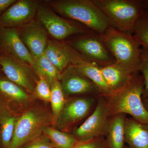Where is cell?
<instances>
[{"label":"cell","mask_w":148,"mask_h":148,"mask_svg":"<svg viewBox=\"0 0 148 148\" xmlns=\"http://www.w3.org/2000/svg\"><path fill=\"white\" fill-rule=\"evenodd\" d=\"M145 83L140 73L134 74L126 85L120 90L105 96L108 107L110 116L129 114L140 122L148 123V113L142 101Z\"/></svg>","instance_id":"obj_1"},{"label":"cell","mask_w":148,"mask_h":148,"mask_svg":"<svg viewBox=\"0 0 148 148\" xmlns=\"http://www.w3.org/2000/svg\"><path fill=\"white\" fill-rule=\"evenodd\" d=\"M99 35L114 58L115 64L129 74L140 73L141 46L134 35L111 26Z\"/></svg>","instance_id":"obj_2"},{"label":"cell","mask_w":148,"mask_h":148,"mask_svg":"<svg viewBox=\"0 0 148 148\" xmlns=\"http://www.w3.org/2000/svg\"><path fill=\"white\" fill-rule=\"evenodd\" d=\"M48 3L62 17L82 24L97 34H103L110 27L106 16L92 0H56Z\"/></svg>","instance_id":"obj_3"},{"label":"cell","mask_w":148,"mask_h":148,"mask_svg":"<svg viewBox=\"0 0 148 148\" xmlns=\"http://www.w3.org/2000/svg\"><path fill=\"white\" fill-rule=\"evenodd\" d=\"M92 1L104 14L111 27L131 34L136 22L145 10L143 0H92Z\"/></svg>","instance_id":"obj_4"},{"label":"cell","mask_w":148,"mask_h":148,"mask_svg":"<svg viewBox=\"0 0 148 148\" xmlns=\"http://www.w3.org/2000/svg\"><path fill=\"white\" fill-rule=\"evenodd\" d=\"M52 120V115L39 109L25 112L17 118L13 137L7 148H20L38 137Z\"/></svg>","instance_id":"obj_5"},{"label":"cell","mask_w":148,"mask_h":148,"mask_svg":"<svg viewBox=\"0 0 148 148\" xmlns=\"http://www.w3.org/2000/svg\"><path fill=\"white\" fill-rule=\"evenodd\" d=\"M76 37L66 42L86 61L104 67L115 64L113 56L101 39L94 32L75 35Z\"/></svg>","instance_id":"obj_6"},{"label":"cell","mask_w":148,"mask_h":148,"mask_svg":"<svg viewBox=\"0 0 148 148\" xmlns=\"http://www.w3.org/2000/svg\"><path fill=\"white\" fill-rule=\"evenodd\" d=\"M36 14L38 21L48 34L57 40L93 32L82 24L57 15L47 7L38 3Z\"/></svg>","instance_id":"obj_7"},{"label":"cell","mask_w":148,"mask_h":148,"mask_svg":"<svg viewBox=\"0 0 148 148\" xmlns=\"http://www.w3.org/2000/svg\"><path fill=\"white\" fill-rule=\"evenodd\" d=\"M110 118L106 98L104 95H99L94 110L82 124L74 128L72 135L78 141L106 137Z\"/></svg>","instance_id":"obj_8"},{"label":"cell","mask_w":148,"mask_h":148,"mask_svg":"<svg viewBox=\"0 0 148 148\" xmlns=\"http://www.w3.org/2000/svg\"><path fill=\"white\" fill-rule=\"evenodd\" d=\"M98 96L84 95L66 98L54 127L60 130L69 129L74 125L86 119L95 109Z\"/></svg>","instance_id":"obj_9"},{"label":"cell","mask_w":148,"mask_h":148,"mask_svg":"<svg viewBox=\"0 0 148 148\" xmlns=\"http://www.w3.org/2000/svg\"><path fill=\"white\" fill-rule=\"evenodd\" d=\"M59 80L66 99L73 95H102L97 86L76 65L68 66L61 73Z\"/></svg>","instance_id":"obj_10"},{"label":"cell","mask_w":148,"mask_h":148,"mask_svg":"<svg viewBox=\"0 0 148 148\" xmlns=\"http://www.w3.org/2000/svg\"><path fill=\"white\" fill-rule=\"evenodd\" d=\"M0 53L28 64L35 72L36 61L21 40L17 28L0 26Z\"/></svg>","instance_id":"obj_11"},{"label":"cell","mask_w":148,"mask_h":148,"mask_svg":"<svg viewBox=\"0 0 148 148\" xmlns=\"http://www.w3.org/2000/svg\"><path fill=\"white\" fill-rule=\"evenodd\" d=\"M0 68L9 79L29 91L35 92L37 81L34 78V70L28 64L0 53Z\"/></svg>","instance_id":"obj_12"},{"label":"cell","mask_w":148,"mask_h":148,"mask_svg":"<svg viewBox=\"0 0 148 148\" xmlns=\"http://www.w3.org/2000/svg\"><path fill=\"white\" fill-rule=\"evenodd\" d=\"M17 28L22 42L36 61L45 52L49 41L48 34L38 20L34 19Z\"/></svg>","instance_id":"obj_13"},{"label":"cell","mask_w":148,"mask_h":148,"mask_svg":"<svg viewBox=\"0 0 148 148\" xmlns=\"http://www.w3.org/2000/svg\"><path fill=\"white\" fill-rule=\"evenodd\" d=\"M38 3L33 0L16 1L0 15V26L17 28L34 19L37 13Z\"/></svg>","instance_id":"obj_14"},{"label":"cell","mask_w":148,"mask_h":148,"mask_svg":"<svg viewBox=\"0 0 148 148\" xmlns=\"http://www.w3.org/2000/svg\"><path fill=\"white\" fill-rule=\"evenodd\" d=\"M45 54L61 73L70 65H77L84 60L65 42L49 40Z\"/></svg>","instance_id":"obj_15"},{"label":"cell","mask_w":148,"mask_h":148,"mask_svg":"<svg viewBox=\"0 0 148 148\" xmlns=\"http://www.w3.org/2000/svg\"><path fill=\"white\" fill-rule=\"evenodd\" d=\"M124 135L125 143L129 148H148V123L126 118Z\"/></svg>","instance_id":"obj_16"},{"label":"cell","mask_w":148,"mask_h":148,"mask_svg":"<svg viewBox=\"0 0 148 148\" xmlns=\"http://www.w3.org/2000/svg\"><path fill=\"white\" fill-rule=\"evenodd\" d=\"M100 69L111 93L124 87L133 75L115 64L100 67Z\"/></svg>","instance_id":"obj_17"},{"label":"cell","mask_w":148,"mask_h":148,"mask_svg":"<svg viewBox=\"0 0 148 148\" xmlns=\"http://www.w3.org/2000/svg\"><path fill=\"white\" fill-rule=\"evenodd\" d=\"M126 115L119 114L110 118L106 136L108 148H124V125Z\"/></svg>","instance_id":"obj_18"},{"label":"cell","mask_w":148,"mask_h":148,"mask_svg":"<svg viewBox=\"0 0 148 148\" xmlns=\"http://www.w3.org/2000/svg\"><path fill=\"white\" fill-rule=\"evenodd\" d=\"M76 66L84 75L97 86L102 95L108 96L110 95L111 91L104 79L99 66L85 60Z\"/></svg>","instance_id":"obj_19"},{"label":"cell","mask_w":148,"mask_h":148,"mask_svg":"<svg viewBox=\"0 0 148 148\" xmlns=\"http://www.w3.org/2000/svg\"><path fill=\"white\" fill-rule=\"evenodd\" d=\"M42 133L47 137L55 148H71L79 141L72 134L48 126Z\"/></svg>","instance_id":"obj_20"},{"label":"cell","mask_w":148,"mask_h":148,"mask_svg":"<svg viewBox=\"0 0 148 148\" xmlns=\"http://www.w3.org/2000/svg\"><path fill=\"white\" fill-rule=\"evenodd\" d=\"M0 92L8 98L19 102L27 101L29 98L22 87L6 77H0Z\"/></svg>","instance_id":"obj_21"},{"label":"cell","mask_w":148,"mask_h":148,"mask_svg":"<svg viewBox=\"0 0 148 148\" xmlns=\"http://www.w3.org/2000/svg\"><path fill=\"white\" fill-rule=\"evenodd\" d=\"M50 102L52 111L51 124L55 127L58 115L65 104L66 98L61 88L59 79L55 80L51 85Z\"/></svg>","instance_id":"obj_22"},{"label":"cell","mask_w":148,"mask_h":148,"mask_svg":"<svg viewBox=\"0 0 148 148\" xmlns=\"http://www.w3.org/2000/svg\"><path fill=\"white\" fill-rule=\"evenodd\" d=\"M37 68L35 72L38 75L45 77L51 86L55 80L59 79L61 73L44 53L36 60Z\"/></svg>","instance_id":"obj_23"},{"label":"cell","mask_w":148,"mask_h":148,"mask_svg":"<svg viewBox=\"0 0 148 148\" xmlns=\"http://www.w3.org/2000/svg\"><path fill=\"white\" fill-rule=\"evenodd\" d=\"M17 119L6 112L0 116L1 140L5 148H8L12 139Z\"/></svg>","instance_id":"obj_24"},{"label":"cell","mask_w":148,"mask_h":148,"mask_svg":"<svg viewBox=\"0 0 148 148\" xmlns=\"http://www.w3.org/2000/svg\"><path fill=\"white\" fill-rule=\"evenodd\" d=\"M134 35L141 47L148 49V10H145L138 18L133 30Z\"/></svg>","instance_id":"obj_25"},{"label":"cell","mask_w":148,"mask_h":148,"mask_svg":"<svg viewBox=\"0 0 148 148\" xmlns=\"http://www.w3.org/2000/svg\"><path fill=\"white\" fill-rule=\"evenodd\" d=\"M138 71L144 78L145 86L142 98H148V49L141 47V57Z\"/></svg>","instance_id":"obj_26"},{"label":"cell","mask_w":148,"mask_h":148,"mask_svg":"<svg viewBox=\"0 0 148 148\" xmlns=\"http://www.w3.org/2000/svg\"><path fill=\"white\" fill-rule=\"evenodd\" d=\"M35 92L37 96L43 101L49 102L51 95V86L47 79L42 75H38Z\"/></svg>","instance_id":"obj_27"},{"label":"cell","mask_w":148,"mask_h":148,"mask_svg":"<svg viewBox=\"0 0 148 148\" xmlns=\"http://www.w3.org/2000/svg\"><path fill=\"white\" fill-rule=\"evenodd\" d=\"M71 148H108L105 137L86 141H79Z\"/></svg>","instance_id":"obj_28"},{"label":"cell","mask_w":148,"mask_h":148,"mask_svg":"<svg viewBox=\"0 0 148 148\" xmlns=\"http://www.w3.org/2000/svg\"><path fill=\"white\" fill-rule=\"evenodd\" d=\"M23 148H55L49 139L41 134L31 142L27 143Z\"/></svg>","instance_id":"obj_29"},{"label":"cell","mask_w":148,"mask_h":148,"mask_svg":"<svg viewBox=\"0 0 148 148\" xmlns=\"http://www.w3.org/2000/svg\"><path fill=\"white\" fill-rule=\"evenodd\" d=\"M16 1V0H0V15Z\"/></svg>","instance_id":"obj_30"},{"label":"cell","mask_w":148,"mask_h":148,"mask_svg":"<svg viewBox=\"0 0 148 148\" xmlns=\"http://www.w3.org/2000/svg\"><path fill=\"white\" fill-rule=\"evenodd\" d=\"M142 101H143V103L144 108H145L146 111H147L148 113V98H142Z\"/></svg>","instance_id":"obj_31"},{"label":"cell","mask_w":148,"mask_h":148,"mask_svg":"<svg viewBox=\"0 0 148 148\" xmlns=\"http://www.w3.org/2000/svg\"><path fill=\"white\" fill-rule=\"evenodd\" d=\"M144 10H148V0H143Z\"/></svg>","instance_id":"obj_32"},{"label":"cell","mask_w":148,"mask_h":148,"mask_svg":"<svg viewBox=\"0 0 148 148\" xmlns=\"http://www.w3.org/2000/svg\"><path fill=\"white\" fill-rule=\"evenodd\" d=\"M129 148V147H125V148Z\"/></svg>","instance_id":"obj_33"},{"label":"cell","mask_w":148,"mask_h":148,"mask_svg":"<svg viewBox=\"0 0 148 148\" xmlns=\"http://www.w3.org/2000/svg\"><path fill=\"white\" fill-rule=\"evenodd\" d=\"M0 69H1V68H0Z\"/></svg>","instance_id":"obj_34"}]
</instances>
